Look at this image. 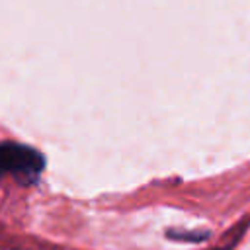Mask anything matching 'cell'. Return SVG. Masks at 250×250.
Wrapping results in <instances>:
<instances>
[{"mask_svg":"<svg viewBox=\"0 0 250 250\" xmlns=\"http://www.w3.org/2000/svg\"><path fill=\"white\" fill-rule=\"evenodd\" d=\"M168 236L174 240H189V242H199L203 238H207V232H176V230H168Z\"/></svg>","mask_w":250,"mask_h":250,"instance_id":"obj_2","label":"cell"},{"mask_svg":"<svg viewBox=\"0 0 250 250\" xmlns=\"http://www.w3.org/2000/svg\"><path fill=\"white\" fill-rule=\"evenodd\" d=\"M45 166V158L39 150L14 141L0 143V178L10 176L21 186L33 184Z\"/></svg>","mask_w":250,"mask_h":250,"instance_id":"obj_1","label":"cell"}]
</instances>
